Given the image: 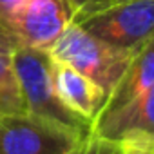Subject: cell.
Segmentation results:
<instances>
[{
	"label": "cell",
	"instance_id": "cell-1",
	"mask_svg": "<svg viewBox=\"0 0 154 154\" xmlns=\"http://www.w3.org/2000/svg\"><path fill=\"white\" fill-rule=\"evenodd\" d=\"M47 53L53 60L67 63L93 80L109 98L138 51L111 45L71 22Z\"/></svg>",
	"mask_w": 154,
	"mask_h": 154
},
{
	"label": "cell",
	"instance_id": "cell-7",
	"mask_svg": "<svg viewBox=\"0 0 154 154\" xmlns=\"http://www.w3.org/2000/svg\"><path fill=\"white\" fill-rule=\"evenodd\" d=\"M53 84L60 100L72 112L91 122L93 127V122L98 118L107 102V93L82 72L56 60H53Z\"/></svg>",
	"mask_w": 154,
	"mask_h": 154
},
{
	"label": "cell",
	"instance_id": "cell-12",
	"mask_svg": "<svg viewBox=\"0 0 154 154\" xmlns=\"http://www.w3.org/2000/svg\"><path fill=\"white\" fill-rule=\"evenodd\" d=\"M18 47H20L18 38L15 36V33L11 31V27L2 18H0V54L11 56Z\"/></svg>",
	"mask_w": 154,
	"mask_h": 154
},
{
	"label": "cell",
	"instance_id": "cell-3",
	"mask_svg": "<svg viewBox=\"0 0 154 154\" xmlns=\"http://www.w3.org/2000/svg\"><path fill=\"white\" fill-rule=\"evenodd\" d=\"M84 136L29 112L0 118V154H65Z\"/></svg>",
	"mask_w": 154,
	"mask_h": 154
},
{
	"label": "cell",
	"instance_id": "cell-6",
	"mask_svg": "<svg viewBox=\"0 0 154 154\" xmlns=\"http://www.w3.org/2000/svg\"><path fill=\"white\" fill-rule=\"evenodd\" d=\"M91 132L112 140L154 138V85L118 111L93 122Z\"/></svg>",
	"mask_w": 154,
	"mask_h": 154
},
{
	"label": "cell",
	"instance_id": "cell-2",
	"mask_svg": "<svg viewBox=\"0 0 154 154\" xmlns=\"http://www.w3.org/2000/svg\"><path fill=\"white\" fill-rule=\"evenodd\" d=\"M11 60L26 112L56 122L82 134L91 132V122L72 112L56 94L53 84V60L47 51L20 45L11 54Z\"/></svg>",
	"mask_w": 154,
	"mask_h": 154
},
{
	"label": "cell",
	"instance_id": "cell-15",
	"mask_svg": "<svg viewBox=\"0 0 154 154\" xmlns=\"http://www.w3.org/2000/svg\"><path fill=\"white\" fill-rule=\"evenodd\" d=\"M118 2H127V0H103L100 9H103V8H107V6H112V4H118Z\"/></svg>",
	"mask_w": 154,
	"mask_h": 154
},
{
	"label": "cell",
	"instance_id": "cell-14",
	"mask_svg": "<svg viewBox=\"0 0 154 154\" xmlns=\"http://www.w3.org/2000/svg\"><path fill=\"white\" fill-rule=\"evenodd\" d=\"M22 0H0V18H6Z\"/></svg>",
	"mask_w": 154,
	"mask_h": 154
},
{
	"label": "cell",
	"instance_id": "cell-13",
	"mask_svg": "<svg viewBox=\"0 0 154 154\" xmlns=\"http://www.w3.org/2000/svg\"><path fill=\"white\" fill-rule=\"evenodd\" d=\"M103 0H69V4L74 11V22H78L96 11H100Z\"/></svg>",
	"mask_w": 154,
	"mask_h": 154
},
{
	"label": "cell",
	"instance_id": "cell-10",
	"mask_svg": "<svg viewBox=\"0 0 154 154\" xmlns=\"http://www.w3.org/2000/svg\"><path fill=\"white\" fill-rule=\"evenodd\" d=\"M122 152H123V145L120 140L89 132L65 154H122Z\"/></svg>",
	"mask_w": 154,
	"mask_h": 154
},
{
	"label": "cell",
	"instance_id": "cell-9",
	"mask_svg": "<svg viewBox=\"0 0 154 154\" xmlns=\"http://www.w3.org/2000/svg\"><path fill=\"white\" fill-rule=\"evenodd\" d=\"M26 112L11 56L0 54V118Z\"/></svg>",
	"mask_w": 154,
	"mask_h": 154
},
{
	"label": "cell",
	"instance_id": "cell-11",
	"mask_svg": "<svg viewBox=\"0 0 154 154\" xmlns=\"http://www.w3.org/2000/svg\"><path fill=\"white\" fill-rule=\"evenodd\" d=\"M122 154H154V138H125Z\"/></svg>",
	"mask_w": 154,
	"mask_h": 154
},
{
	"label": "cell",
	"instance_id": "cell-4",
	"mask_svg": "<svg viewBox=\"0 0 154 154\" xmlns=\"http://www.w3.org/2000/svg\"><path fill=\"white\" fill-rule=\"evenodd\" d=\"M76 24L111 45L138 51L154 36V0L118 2Z\"/></svg>",
	"mask_w": 154,
	"mask_h": 154
},
{
	"label": "cell",
	"instance_id": "cell-5",
	"mask_svg": "<svg viewBox=\"0 0 154 154\" xmlns=\"http://www.w3.org/2000/svg\"><path fill=\"white\" fill-rule=\"evenodd\" d=\"M2 20L20 45L49 51L65 27L74 22V11L69 0H22Z\"/></svg>",
	"mask_w": 154,
	"mask_h": 154
},
{
	"label": "cell",
	"instance_id": "cell-8",
	"mask_svg": "<svg viewBox=\"0 0 154 154\" xmlns=\"http://www.w3.org/2000/svg\"><path fill=\"white\" fill-rule=\"evenodd\" d=\"M150 85H154V36L149 38L138 49V53L131 60L125 74L122 76V80L111 91L98 118L107 116V114L118 111L120 107L127 105L136 96L145 93Z\"/></svg>",
	"mask_w": 154,
	"mask_h": 154
}]
</instances>
